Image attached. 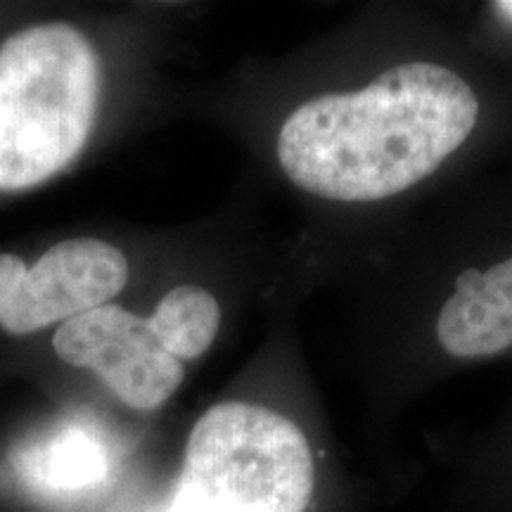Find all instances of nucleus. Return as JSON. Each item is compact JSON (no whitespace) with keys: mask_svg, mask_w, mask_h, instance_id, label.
<instances>
[{"mask_svg":"<svg viewBox=\"0 0 512 512\" xmlns=\"http://www.w3.org/2000/svg\"><path fill=\"white\" fill-rule=\"evenodd\" d=\"M477 95L434 62L396 64L356 93L299 105L278 133L285 176L311 195L377 202L432 176L470 138Z\"/></svg>","mask_w":512,"mask_h":512,"instance_id":"nucleus-1","label":"nucleus"},{"mask_svg":"<svg viewBox=\"0 0 512 512\" xmlns=\"http://www.w3.org/2000/svg\"><path fill=\"white\" fill-rule=\"evenodd\" d=\"M100 95V62L69 24H41L0 46V190H27L86 145Z\"/></svg>","mask_w":512,"mask_h":512,"instance_id":"nucleus-2","label":"nucleus"},{"mask_svg":"<svg viewBox=\"0 0 512 512\" xmlns=\"http://www.w3.org/2000/svg\"><path fill=\"white\" fill-rule=\"evenodd\" d=\"M313 482L309 439L292 420L226 401L192 427L164 512H306Z\"/></svg>","mask_w":512,"mask_h":512,"instance_id":"nucleus-3","label":"nucleus"},{"mask_svg":"<svg viewBox=\"0 0 512 512\" xmlns=\"http://www.w3.org/2000/svg\"><path fill=\"white\" fill-rule=\"evenodd\" d=\"M53 347L69 366L93 370L136 411H152L169 401L185 375L183 363L157 342L150 320L117 304L64 320Z\"/></svg>","mask_w":512,"mask_h":512,"instance_id":"nucleus-4","label":"nucleus"},{"mask_svg":"<svg viewBox=\"0 0 512 512\" xmlns=\"http://www.w3.org/2000/svg\"><path fill=\"white\" fill-rule=\"evenodd\" d=\"M126 280V256L110 242L64 240L29 268L8 311L0 316V325L10 335H29L57 320L110 304Z\"/></svg>","mask_w":512,"mask_h":512,"instance_id":"nucleus-5","label":"nucleus"},{"mask_svg":"<svg viewBox=\"0 0 512 512\" xmlns=\"http://www.w3.org/2000/svg\"><path fill=\"white\" fill-rule=\"evenodd\" d=\"M437 335L456 358H491L512 349V256L489 271L467 268L458 275Z\"/></svg>","mask_w":512,"mask_h":512,"instance_id":"nucleus-6","label":"nucleus"},{"mask_svg":"<svg viewBox=\"0 0 512 512\" xmlns=\"http://www.w3.org/2000/svg\"><path fill=\"white\" fill-rule=\"evenodd\" d=\"M17 470H22L38 494L72 498L95 489L105 479L107 458L98 439L76 427H64L29 446Z\"/></svg>","mask_w":512,"mask_h":512,"instance_id":"nucleus-7","label":"nucleus"},{"mask_svg":"<svg viewBox=\"0 0 512 512\" xmlns=\"http://www.w3.org/2000/svg\"><path fill=\"white\" fill-rule=\"evenodd\" d=\"M147 320L166 354L190 361L214 344L221 325V306L204 287L181 285L164 294Z\"/></svg>","mask_w":512,"mask_h":512,"instance_id":"nucleus-8","label":"nucleus"},{"mask_svg":"<svg viewBox=\"0 0 512 512\" xmlns=\"http://www.w3.org/2000/svg\"><path fill=\"white\" fill-rule=\"evenodd\" d=\"M29 268L15 254H0V316L8 311Z\"/></svg>","mask_w":512,"mask_h":512,"instance_id":"nucleus-9","label":"nucleus"},{"mask_svg":"<svg viewBox=\"0 0 512 512\" xmlns=\"http://www.w3.org/2000/svg\"><path fill=\"white\" fill-rule=\"evenodd\" d=\"M494 8L498 10V15L505 17V19H510V22H512V3H510V0H503V3H496Z\"/></svg>","mask_w":512,"mask_h":512,"instance_id":"nucleus-10","label":"nucleus"}]
</instances>
